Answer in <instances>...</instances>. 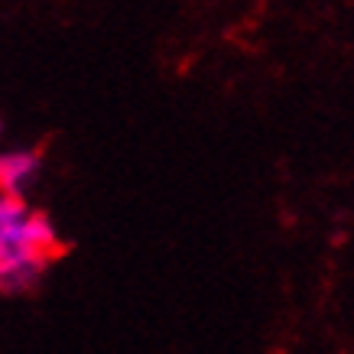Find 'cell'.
<instances>
[{
    "mask_svg": "<svg viewBox=\"0 0 354 354\" xmlns=\"http://www.w3.org/2000/svg\"><path fill=\"white\" fill-rule=\"evenodd\" d=\"M49 260L39 254L26 257H0V292H30L43 279V270Z\"/></svg>",
    "mask_w": 354,
    "mask_h": 354,
    "instance_id": "1",
    "label": "cell"
},
{
    "mask_svg": "<svg viewBox=\"0 0 354 354\" xmlns=\"http://www.w3.org/2000/svg\"><path fill=\"white\" fill-rule=\"evenodd\" d=\"M39 156L36 153H7L0 156V189L10 195H23L39 176Z\"/></svg>",
    "mask_w": 354,
    "mask_h": 354,
    "instance_id": "2",
    "label": "cell"
}]
</instances>
